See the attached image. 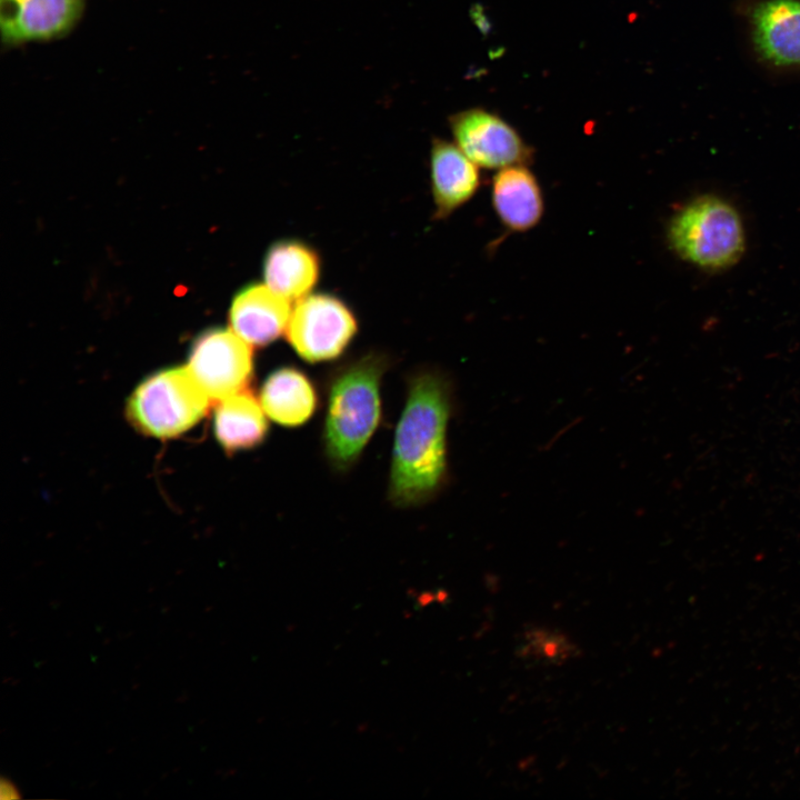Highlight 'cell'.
<instances>
[{"label":"cell","mask_w":800,"mask_h":800,"mask_svg":"<svg viewBox=\"0 0 800 800\" xmlns=\"http://www.w3.org/2000/svg\"><path fill=\"white\" fill-rule=\"evenodd\" d=\"M752 43L767 63L800 67V0H762L749 16Z\"/></svg>","instance_id":"9c48e42d"},{"label":"cell","mask_w":800,"mask_h":800,"mask_svg":"<svg viewBox=\"0 0 800 800\" xmlns=\"http://www.w3.org/2000/svg\"><path fill=\"white\" fill-rule=\"evenodd\" d=\"M88 0H0L4 50L69 37L82 21Z\"/></svg>","instance_id":"52a82bcc"},{"label":"cell","mask_w":800,"mask_h":800,"mask_svg":"<svg viewBox=\"0 0 800 800\" xmlns=\"http://www.w3.org/2000/svg\"><path fill=\"white\" fill-rule=\"evenodd\" d=\"M357 331V318L342 300L332 294L317 293L298 300L286 336L301 359L318 363L341 356Z\"/></svg>","instance_id":"5b68a950"},{"label":"cell","mask_w":800,"mask_h":800,"mask_svg":"<svg viewBox=\"0 0 800 800\" xmlns=\"http://www.w3.org/2000/svg\"><path fill=\"white\" fill-rule=\"evenodd\" d=\"M390 361L366 353L340 367L328 387L323 448L331 467L348 471L361 457L381 417V382Z\"/></svg>","instance_id":"7a4b0ae2"},{"label":"cell","mask_w":800,"mask_h":800,"mask_svg":"<svg viewBox=\"0 0 800 800\" xmlns=\"http://www.w3.org/2000/svg\"><path fill=\"white\" fill-rule=\"evenodd\" d=\"M491 202L500 222L512 232L531 230L544 212L540 183L527 164L497 171L491 182Z\"/></svg>","instance_id":"7c38bea8"},{"label":"cell","mask_w":800,"mask_h":800,"mask_svg":"<svg viewBox=\"0 0 800 800\" xmlns=\"http://www.w3.org/2000/svg\"><path fill=\"white\" fill-rule=\"evenodd\" d=\"M456 144L478 167L500 170L528 164L532 149L501 117L480 108L460 111L450 118Z\"/></svg>","instance_id":"ba28073f"},{"label":"cell","mask_w":800,"mask_h":800,"mask_svg":"<svg viewBox=\"0 0 800 800\" xmlns=\"http://www.w3.org/2000/svg\"><path fill=\"white\" fill-rule=\"evenodd\" d=\"M581 654L578 643L566 632L540 624H529L516 646V657L536 666H563Z\"/></svg>","instance_id":"2e32d148"},{"label":"cell","mask_w":800,"mask_h":800,"mask_svg":"<svg viewBox=\"0 0 800 800\" xmlns=\"http://www.w3.org/2000/svg\"><path fill=\"white\" fill-rule=\"evenodd\" d=\"M0 791L1 799H14L20 797L18 788L7 779L1 780Z\"/></svg>","instance_id":"e0dca14e"},{"label":"cell","mask_w":800,"mask_h":800,"mask_svg":"<svg viewBox=\"0 0 800 800\" xmlns=\"http://www.w3.org/2000/svg\"><path fill=\"white\" fill-rule=\"evenodd\" d=\"M434 218L442 220L470 201L481 184L478 166L457 146L434 139L430 149Z\"/></svg>","instance_id":"8fae6325"},{"label":"cell","mask_w":800,"mask_h":800,"mask_svg":"<svg viewBox=\"0 0 800 800\" xmlns=\"http://www.w3.org/2000/svg\"><path fill=\"white\" fill-rule=\"evenodd\" d=\"M449 416V389L442 376L428 370L412 374L391 453L388 498L393 506L418 507L440 488Z\"/></svg>","instance_id":"6da1fadb"},{"label":"cell","mask_w":800,"mask_h":800,"mask_svg":"<svg viewBox=\"0 0 800 800\" xmlns=\"http://www.w3.org/2000/svg\"><path fill=\"white\" fill-rule=\"evenodd\" d=\"M209 402L187 367H172L142 380L129 397L126 412L141 433L171 439L193 428L207 413Z\"/></svg>","instance_id":"277c9868"},{"label":"cell","mask_w":800,"mask_h":800,"mask_svg":"<svg viewBox=\"0 0 800 800\" xmlns=\"http://www.w3.org/2000/svg\"><path fill=\"white\" fill-rule=\"evenodd\" d=\"M667 238L680 259L706 271L734 266L746 250L740 213L714 194H701L682 204L669 220Z\"/></svg>","instance_id":"3957f363"},{"label":"cell","mask_w":800,"mask_h":800,"mask_svg":"<svg viewBox=\"0 0 800 800\" xmlns=\"http://www.w3.org/2000/svg\"><path fill=\"white\" fill-rule=\"evenodd\" d=\"M259 400L266 414L283 427L306 423L318 408V393L311 379L291 366L273 370L260 388Z\"/></svg>","instance_id":"5bb4252c"},{"label":"cell","mask_w":800,"mask_h":800,"mask_svg":"<svg viewBox=\"0 0 800 800\" xmlns=\"http://www.w3.org/2000/svg\"><path fill=\"white\" fill-rule=\"evenodd\" d=\"M266 412L248 389L218 401L213 412V433L228 453L263 443L269 431Z\"/></svg>","instance_id":"9a60e30c"},{"label":"cell","mask_w":800,"mask_h":800,"mask_svg":"<svg viewBox=\"0 0 800 800\" xmlns=\"http://www.w3.org/2000/svg\"><path fill=\"white\" fill-rule=\"evenodd\" d=\"M187 369L210 400L246 390L253 374L252 346L232 329L213 328L193 341Z\"/></svg>","instance_id":"8992f818"},{"label":"cell","mask_w":800,"mask_h":800,"mask_svg":"<svg viewBox=\"0 0 800 800\" xmlns=\"http://www.w3.org/2000/svg\"><path fill=\"white\" fill-rule=\"evenodd\" d=\"M320 257L307 243L286 239L272 243L263 259L266 284L288 300L306 297L320 276Z\"/></svg>","instance_id":"4fadbf2b"},{"label":"cell","mask_w":800,"mask_h":800,"mask_svg":"<svg viewBox=\"0 0 800 800\" xmlns=\"http://www.w3.org/2000/svg\"><path fill=\"white\" fill-rule=\"evenodd\" d=\"M289 301L267 284L246 286L232 299L230 327L250 346L266 347L286 331L291 316Z\"/></svg>","instance_id":"30bf717a"}]
</instances>
